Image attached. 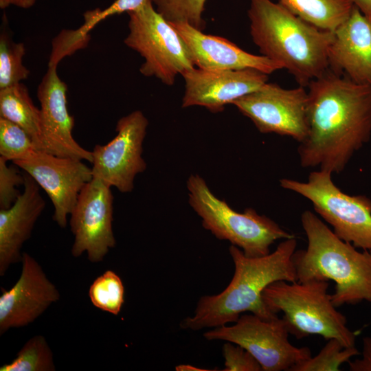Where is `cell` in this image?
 I'll list each match as a JSON object with an SVG mask.
<instances>
[{
	"label": "cell",
	"mask_w": 371,
	"mask_h": 371,
	"mask_svg": "<svg viewBox=\"0 0 371 371\" xmlns=\"http://www.w3.org/2000/svg\"><path fill=\"white\" fill-rule=\"evenodd\" d=\"M36 0H0V8L5 9L10 5L28 9L32 8L36 3Z\"/></svg>",
	"instance_id": "1f68e13d"
},
{
	"label": "cell",
	"mask_w": 371,
	"mask_h": 371,
	"mask_svg": "<svg viewBox=\"0 0 371 371\" xmlns=\"http://www.w3.org/2000/svg\"><path fill=\"white\" fill-rule=\"evenodd\" d=\"M25 47L14 42L9 33L1 31L0 35V89L26 80L30 71L23 65Z\"/></svg>",
	"instance_id": "603a6c76"
},
{
	"label": "cell",
	"mask_w": 371,
	"mask_h": 371,
	"mask_svg": "<svg viewBox=\"0 0 371 371\" xmlns=\"http://www.w3.org/2000/svg\"><path fill=\"white\" fill-rule=\"evenodd\" d=\"M187 188L189 203L201 218L203 227L216 238L240 248L248 257L265 256L275 241L295 237L251 207L236 212L217 198L199 175H190Z\"/></svg>",
	"instance_id": "8992f818"
},
{
	"label": "cell",
	"mask_w": 371,
	"mask_h": 371,
	"mask_svg": "<svg viewBox=\"0 0 371 371\" xmlns=\"http://www.w3.org/2000/svg\"><path fill=\"white\" fill-rule=\"evenodd\" d=\"M284 189L305 197L314 210L341 240L355 247L371 251V200L363 195L343 192L333 181L332 173L318 170L310 173L307 182L282 179Z\"/></svg>",
	"instance_id": "ba28073f"
},
{
	"label": "cell",
	"mask_w": 371,
	"mask_h": 371,
	"mask_svg": "<svg viewBox=\"0 0 371 371\" xmlns=\"http://www.w3.org/2000/svg\"><path fill=\"white\" fill-rule=\"evenodd\" d=\"M301 223L308 243L293 254L297 281L333 280L331 299L337 308L371 303V251H358L310 210L301 214Z\"/></svg>",
	"instance_id": "277c9868"
},
{
	"label": "cell",
	"mask_w": 371,
	"mask_h": 371,
	"mask_svg": "<svg viewBox=\"0 0 371 371\" xmlns=\"http://www.w3.org/2000/svg\"><path fill=\"white\" fill-rule=\"evenodd\" d=\"M295 237L284 239L272 253L260 257H248L232 245L229 252L234 273L227 286L216 295H204L199 300L192 316L184 318L180 327L199 330L234 323L245 313L265 319L278 317L265 304L264 290L277 281L297 280L293 262Z\"/></svg>",
	"instance_id": "7a4b0ae2"
},
{
	"label": "cell",
	"mask_w": 371,
	"mask_h": 371,
	"mask_svg": "<svg viewBox=\"0 0 371 371\" xmlns=\"http://www.w3.org/2000/svg\"><path fill=\"white\" fill-rule=\"evenodd\" d=\"M361 12L371 21V0H351Z\"/></svg>",
	"instance_id": "d6a6232c"
},
{
	"label": "cell",
	"mask_w": 371,
	"mask_h": 371,
	"mask_svg": "<svg viewBox=\"0 0 371 371\" xmlns=\"http://www.w3.org/2000/svg\"><path fill=\"white\" fill-rule=\"evenodd\" d=\"M35 150L33 140L21 127L0 117V157L13 162Z\"/></svg>",
	"instance_id": "83f0119b"
},
{
	"label": "cell",
	"mask_w": 371,
	"mask_h": 371,
	"mask_svg": "<svg viewBox=\"0 0 371 371\" xmlns=\"http://www.w3.org/2000/svg\"><path fill=\"white\" fill-rule=\"evenodd\" d=\"M23 191L8 209H0V276L11 265L21 262V248L32 234L45 202L40 186L27 173H23Z\"/></svg>",
	"instance_id": "d6986e66"
},
{
	"label": "cell",
	"mask_w": 371,
	"mask_h": 371,
	"mask_svg": "<svg viewBox=\"0 0 371 371\" xmlns=\"http://www.w3.org/2000/svg\"><path fill=\"white\" fill-rule=\"evenodd\" d=\"M148 121L141 111H135L117 122L116 136L92 152L93 177L98 178L123 193L134 188L136 175L146 169L142 157L143 142Z\"/></svg>",
	"instance_id": "8fae6325"
},
{
	"label": "cell",
	"mask_w": 371,
	"mask_h": 371,
	"mask_svg": "<svg viewBox=\"0 0 371 371\" xmlns=\"http://www.w3.org/2000/svg\"><path fill=\"white\" fill-rule=\"evenodd\" d=\"M170 24L185 41L197 68L211 70L255 69L267 75L282 69L268 58L244 51L223 37L204 34L185 23Z\"/></svg>",
	"instance_id": "e0dca14e"
},
{
	"label": "cell",
	"mask_w": 371,
	"mask_h": 371,
	"mask_svg": "<svg viewBox=\"0 0 371 371\" xmlns=\"http://www.w3.org/2000/svg\"><path fill=\"white\" fill-rule=\"evenodd\" d=\"M175 370L177 371H207L209 370L199 368L192 365L180 364L176 366Z\"/></svg>",
	"instance_id": "836d02e7"
},
{
	"label": "cell",
	"mask_w": 371,
	"mask_h": 371,
	"mask_svg": "<svg viewBox=\"0 0 371 371\" xmlns=\"http://www.w3.org/2000/svg\"><path fill=\"white\" fill-rule=\"evenodd\" d=\"M53 352L41 335L29 339L16 357L0 367V371H55Z\"/></svg>",
	"instance_id": "7402d4cb"
},
{
	"label": "cell",
	"mask_w": 371,
	"mask_h": 371,
	"mask_svg": "<svg viewBox=\"0 0 371 371\" xmlns=\"http://www.w3.org/2000/svg\"><path fill=\"white\" fill-rule=\"evenodd\" d=\"M145 0H115L104 10L97 8L85 12V22L78 29L66 31L65 38L67 43L71 47L78 49L85 47L89 38V32L98 23L109 16L135 10Z\"/></svg>",
	"instance_id": "d4e9b609"
},
{
	"label": "cell",
	"mask_w": 371,
	"mask_h": 371,
	"mask_svg": "<svg viewBox=\"0 0 371 371\" xmlns=\"http://www.w3.org/2000/svg\"><path fill=\"white\" fill-rule=\"evenodd\" d=\"M359 354L355 346L345 348L333 338L327 340L317 355L294 366L290 371H339L341 365Z\"/></svg>",
	"instance_id": "484cf974"
},
{
	"label": "cell",
	"mask_w": 371,
	"mask_h": 371,
	"mask_svg": "<svg viewBox=\"0 0 371 371\" xmlns=\"http://www.w3.org/2000/svg\"><path fill=\"white\" fill-rule=\"evenodd\" d=\"M232 104L262 133L289 136L299 143L307 136L308 93L304 87L287 89L266 82Z\"/></svg>",
	"instance_id": "30bf717a"
},
{
	"label": "cell",
	"mask_w": 371,
	"mask_h": 371,
	"mask_svg": "<svg viewBox=\"0 0 371 371\" xmlns=\"http://www.w3.org/2000/svg\"><path fill=\"white\" fill-rule=\"evenodd\" d=\"M328 282L277 281L262 293L266 306L273 313H283L290 334L297 339L319 335L338 339L345 348L355 346L356 333L347 326L346 317L337 310Z\"/></svg>",
	"instance_id": "5b68a950"
},
{
	"label": "cell",
	"mask_w": 371,
	"mask_h": 371,
	"mask_svg": "<svg viewBox=\"0 0 371 371\" xmlns=\"http://www.w3.org/2000/svg\"><path fill=\"white\" fill-rule=\"evenodd\" d=\"M233 325L214 327L203 333L208 341L221 340L240 346L258 361L263 371H290L309 359L308 347H296L282 318L265 319L253 313L242 314Z\"/></svg>",
	"instance_id": "9c48e42d"
},
{
	"label": "cell",
	"mask_w": 371,
	"mask_h": 371,
	"mask_svg": "<svg viewBox=\"0 0 371 371\" xmlns=\"http://www.w3.org/2000/svg\"><path fill=\"white\" fill-rule=\"evenodd\" d=\"M127 14L129 32L124 43L144 58L142 75L171 86L179 74L195 67L185 41L153 7V0Z\"/></svg>",
	"instance_id": "52a82bcc"
},
{
	"label": "cell",
	"mask_w": 371,
	"mask_h": 371,
	"mask_svg": "<svg viewBox=\"0 0 371 371\" xmlns=\"http://www.w3.org/2000/svg\"><path fill=\"white\" fill-rule=\"evenodd\" d=\"M185 82L182 107L203 106L212 113L252 93L267 82L268 75L255 69L211 70L194 68L181 75Z\"/></svg>",
	"instance_id": "9a60e30c"
},
{
	"label": "cell",
	"mask_w": 371,
	"mask_h": 371,
	"mask_svg": "<svg viewBox=\"0 0 371 371\" xmlns=\"http://www.w3.org/2000/svg\"><path fill=\"white\" fill-rule=\"evenodd\" d=\"M207 0H153L156 10L170 23H185L203 31V18Z\"/></svg>",
	"instance_id": "4316f807"
},
{
	"label": "cell",
	"mask_w": 371,
	"mask_h": 371,
	"mask_svg": "<svg viewBox=\"0 0 371 371\" xmlns=\"http://www.w3.org/2000/svg\"><path fill=\"white\" fill-rule=\"evenodd\" d=\"M224 371H261V366L255 357L240 346L228 342L223 346Z\"/></svg>",
	"instance_id": "f546056e"
},
{
	"label": "cell",
	"mask_w": 371,
	"mask_h": 371,
	"mask_svg": "<svg viewBox=\"0 0 371 371\" xmlns=\"http://www.w3.org/2000/svg\"><path fill=\"white\" fill-rule=\"evenodd\" d=\"M13 164L30 175L47 194L54 207L53 219L65 228L80 191L93 179L91 168L81 159L38 150Z\"/></svg>",
	"instance_id": "4fadbf2b"
},
{
	"label": "cell",
	"mask_w": 371,
	"mask_h": 371,
	"mask_svg": "<svg viewBox=\"0 0 371 371\" xmlns=\"http://www.w3.org/2000/svg\"><path fill=\"white\" fill-rule=\"evenodd\" d=\"M56 67L48 64L37 89L45 152L92 163V152L83 148L73 137L74 118L67 107V87L58 76Z\"/></svg>",
	"instance_id": "2e32d148"
},
{
	"label": "cell",
	"mask_w": 371,
	"mask_h": 371,
	"mask_svg": "<svg viewBox=\"0 0 371 371\" xmlns=\"http://www.w3.org/2000/svg\"><path fill=\"white\" fill-rule=\"evenodd\" d=\"M7 161L0 157V209L14 204L21 194L16 187L24 183L23 174L20 175L14 166H8Z\"/></svg>",
	"instance_id": "f1b7e54d"
},
{
	"label": "cell",
	"mask_w": 371,
	"mask_h": 371,
	"mask_svg": "<svg viewBox=\"0 0 371 371\" xmlns=\"http://www.w3.org/2000/svg\"><path fill=\"white\" fill-rule=\"evenodd\" d=\"M292 13L323 30L334 32L349 16L351 0H279Z\"/></svg>",
	"instance_id": "44dd1931"
},
{
	"label": "cell",
	"mask_w": 371,
	"mask_h": 371,
	"mask_svg": "<svg viewBox=\"0 0 371 371\" xmlns=\"http://www.w3.org/2000/svg\"><path fill=\"white\" fill-rule=\"evenodd\" d=\"M111 188L102 180L93 177L80 191L70 214L69 224L74 238L71 247L74 257L86 252L90 262H100L115 246Z\"/></svg>",
	"instance_id": "7c38bea8"
},
{
	"label": "cell",
	"mask_w": 371,
	"mask_h": 371,
	"mask_svg": "<svg viewBox=\"0 0 371 371\" xmlns=\"http://www.w3.org/2000/svg\"><path fill=\"white\" fill-rule=\"evenodd\" d=\"M308 131L297 152L303 168L344 170L371 137V85L328 69L308 85Z\"/></svg>",
	"instance_id": "6da1fadb"
},
{
	"label": "cell",
	"mask_w": 371,
	"mask_h": 371,
	"mask_svg": "<svg viewBox=\"0 0 371 371\" xmlns=\"http://www.w3.org/2000/svg\"><path fill=\"white\" fill-rule=\"evenodd\" d=\"M0 117L21 127L32 138L38 150L45 151L41 116L22 82L0 89Z\"/></svg>",
	"instance_id": "ffe728a7"
},
{
	"label": "cell",
	"mask_w": 371,
	"mask_h": 371,
	"mask_svg": "<svg viewBox=\"0 0 371 371\" xmlns=\"http://www.w3.org/2000/svg\"><path fill=\"white\" fill-rule=\"evenodd\" d=\"M333 33L329 69L355 82L371 85V21L354 5Z\"/></svg>",
	"instance_id": "ac0fdd59"
},
{
	"label": "cell",
	"mask_w": 371,
	"mask_h": 371,
	"mask_svg": "<svg viewBox=\"0 0 371 371\" xmlns=\"http://www.w3.org/2000/svg\"><path fill=\"white\" fill-rule=\"evenodd\" d=\"M247 14L251 38L261 54L288 70L300 86H308L329 69L333 32L317 27L271 0H249Z\"/></svg>",
	"instance_id": "3957f363"
},
{
	"label": "cell",
	"mask_w": 371,
	"mask_h": 371,
	"mask_svg": "<svg viewBox=\"0 0 371 371\" xmlns=\"http://www.w3.org/2000/svg\"><path fill=\"white\" fill-rule=\"evenodd\" d=\"M89 296L95 307L117 315L124 303V286L117 273L106 270L92 282Z\"/></svg>",
	"instance_id": "cb8c5ba5"
},
{
	"label": "cell",
	"mask_w": 371,
	"mask_h": 371,
	"mask_svg": "<svg viewBox=\"0 0 371 371\" xmlns=\"http://www.w3.org/2000/svg\"><path fill=\"white\" fill-rule=\"evenodd\" d=\"M361 357L349 361L350 371H371V337H365L362 341Z\"/></svg>",
	"instance_id": "4dcf8cb0"
},
{
	"label": "cell",
	"mask_w": 371,
	"mask_h": 371,
	"mask_svg": "<svg viewBox=\"0 0 371 371\" xmlns=\"http://www.w3.org/2000/svg\"><path fill=\"white\" fill-rule=\"evenodd\" d=\"M19 278L8 290L1 289L0 296V335L12 328L34 322L60 295L42 267L29 254L23 253Z\"/></svg>",
	"instance_id": "5bb4252c"
}]
</instances>
